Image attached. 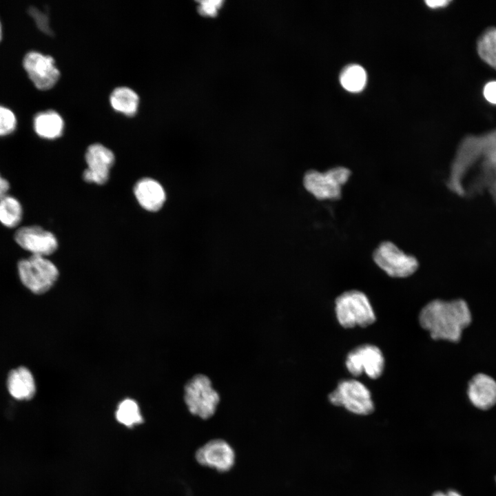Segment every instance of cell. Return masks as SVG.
I'll return each mask as SVG.
<instances>
[{
  "instance_id": "1",
  "label": "cell",
  "mask_w": 496,
  "mask_h": 496,
  "mask_svg": "<svg viewBox=\"0 0 496 496\" xmlns=\"http://www.w3.org/2000/svg\"><path fill=\"white\" fill-rule=\"evenodd\" d=\"M471 313L462 299L445 301L433 300L426 304L419 315L421 327L435 340L458 342L463 330L471 324Z\"/></svg>"
},
{
  "instance_id": "2",
  "label": "cell",
  "mask_w": 496,
  "mask_h": 496,
  "mask_svg": "<svg viewBox=\"0 0 496 496\" xmlns=\"http://www.w3.org/2000/svg\"><path fill=\"white\" fill-rule=\"evenodd\" d=\"M335 313L340 324L346 329L366 327L375 321V315L367 296L358 290H350L335 299Z\"/></svg>"
},
{
  "instance_id": "3",
  "label": "cell",
  "mask_w": 496,
  "mask_h": 496,
  "mask_svg": "<svg viewBox=\"0 0 496 496\" xmlns=\"http://www.w3.org/2000/svg\"><path fill=\"white\" fill-rule=\"evenodd\" d=\"M351 175V170L344 166H336L324 172L309 170L303 177V185L318 200H338L341 198L342 188Z\"/></svg>"
},
{
  "instance_id": "4",
  "label": "cell",
  "mask_w": 496,
  "mask_h": 496,
  "mask_svg": "<svg viewBox=\"0 0 496 496\" xmlns=\"http://www.w3.org/2000/svg\"><path fill=\"white\" fill-rule=\"evenodd\" d=\"M184 400L189 411L206 420L212 417L220 402V395L212 388L210 379L203 374L192 377L185 385Z\"/></svg>"
},
{
  "instance_id": "5",
  "label": "cell",
  "mask_w": 496,
  "mask_h": 496,
  "mask_svg": "<svg viewBox=\"0 0 496 496\" xmlns=\"http://www.w3.org/2000/svg\"><path fill=\"white\" fill-rule=\"evenodd\" d=\"M21 282L32 292L41 294L48 291L59 277L56 265L45 256L32 255L18 263Z\"/></svg>"
},
{
  "instance_id": "6",
  "label": "cell",
  "mask_w": 496,
  "mask_h": 496,
  "mask_svg": "<svg viewBox=\"0 0 496 496\" xmlns=\"http://www.w3.org/2000/svg\"><path fill=\"white\" fill-rule=\"evenodd\" d=\"M374 262L392 278H406L419 267L417 259L401 250L391 241L380 242L373 252Z\"/></svg>"
},
{
  "instance_id": "7",
  "label": "cell",
  "mask_w": 496,
  "mask_h": 496,
  "mask_svg": "<svg viewBox=\"0 0 496 496\" xmlns=\"http://www.w3.org/2000/svg\"><path fill=\"white\" fill-rule=\"evenodd\" d=\"M328 398L334 406H343L356 415H369L375 408L370 391L356 380L340 381Z\"/></svg>"
},
{
  "instance_id": "8",
  "label": "cell",
  "mask_w": 496,
  "mask_h": 496,
  "mask_svg": "<svg viewBox=\"0 0 496 496\" xmlns=\"http://www.w3.org/2000/svg\"><path fill=\"white\" fill-rule=\"evenodd\" d=\"M345 364L353 376H360L364 373L370 378L377 379L384 371V358L378 347L363 344L348 353Z\"/></svg>"
},
{
  "instance_id": "9",
  "label": "cell",
  "mask_w": 496,
  "mask_h": 496,
  "mask_svg": "<svg viewBox=\"0 0 496 496\" xmlns=\"http://www.w3.org/2000/svg\"><path fill=\"white\" fill-rule=\"evenodd\" d=\"M23 66L34 86L41 90L52 88L60 77L53 57L37 51H30L25 55Z\"/></svg>"
},
{
  "instance_id": "10",
  "label": "cell",
  "mask_w": 496,
  "mask_h": 496,
  "mask_svg": "<svg viewBox=\"0 0 496 496\" xmlns=\"http://www.w3.org/2000/svg\"><path fill=\"white\" fill-rule=\"evenodd\" d=\"M197 462L220 473L230 471L236 461L233 447L225 440L214 439L200 446L195 453Z\"/></svg>"
},
{
  "instance_id": "11",
  "label": "cell",
  "mask_w": 496,
  "mask_h": 496,
  "mask_svg": "<svg viewBox=\"0 0 496 496\" xmlns=\"http://www.w3.org/2000/svg\"><path fill=\"white\" fill-rule=\"evenodd\" d=\"M114 161V153L107 147L100 143L90 145L85 152L87 167L83 172V180L97 185L105 184Z\"/></svg>"
},
{
  "instance_id": "12",
  "label": "cell",
  "mask_w": 496,
  "mask_h": 496,
  "mask_svg": "<svg viewBox=\"0 0 496 496\" xmlns=\"http://www.w3.org/2000/svg\"><path fill=\"white\" fill-rule=\"evenodd\" d=\"M14 240L21 247L36 256L52 254L58 247L55 236L39 226L19 228L14 234Z\"/></svg>"
},
{
  "instance_id": "13",
  "label": "cell",
  "mask_w": 496,
  "mask_h": 496,
  "mask_svg": "<svg viewBox=\"0 0 496 496\" xmlns=\"http://www.w3.org/2000/svg\"><path fill=\"white\" fill-rule=\"evenodd\" d=\"M468 396L479 409L486 410L496 404V382L484 373L474 375L468 383Z\"/></svg>"
},
{
  "instance_id": "14",
  "label": "cell",
  "mask_w": 496,
  "mask_h": 496,
  "mask_svg": "<svg viewBox=\"0 0 496 496\" xmlns=\"http://www.w3.org/2000/svg\"><path fill=\"white\" fill-rule=\"evenodd\" d=\"M134 194L139 205L149 211L159 210L166 199L163 186L150 178L139 180L134 187Z\"/></svg>"
},
{
  "instance_id": "15",
  "label": "cell",
  "mask_w": 496,
  "mask_h": 496,
  "mask_svg": "<svg viewBox=\"0 0 496 496\" xmlns=\"http://www.w3.org/2000/svg\"><path fill=\"white\" fill-rule=\"evenodd\" d=\"M7 387L10 394L18 400L32 399L36 393L34 378L24 366L12 370L8 377Z\"/></svg>"
},
{
  "instance_id": "16",
  "label": "cell",
  "mask_w": 496,
  "mask_h": 496,
  "mask_svg": "<svg viewBox=\"0 0 496 496\" xmlns=\"http://www.w3.org/2000/svg\"><path fill=\"white\" fill-rule=\"evenodd\" d=\"M33 125L35 132L40 137L54 139L61 136L64 122L56 111L47 110L39 112L34 116Z\"/></svg>"
},
{
  "instance_id": "17",
  "label": "cell",
  "mask_w": 496,
  "mask_h": 496,
  "mask_svg": "<svg viewBox=\"0 0 496 496\" xmlns=\"http://www.w3.org/2000/svg\"><path fill=\"white\" fill-rule=\"evenodd\" d=\"M138 101L137 94L127 87L115 88L110 98L112 107L126 116H134L136 113Z\"/></svg>"
},
{
  "instance_id": "18",
  "label": "cell",
  "mask_w": 496,
  "mask_h": 496,
  "mask_svg": "<svg viewBox=\"0 0 496 496\" xmlns=\"http://www.w3.org/2000/svg\"><path fill=\"white\" fill-rule=\"evenodd\" d=\"M341 85L351 92L363 90L366 83V73L360 65L349 64L341 71L339 76Z\"/></svg>"
},
{
  "instance_id": "19",
  "label": "cell",
  "mask_w": 496,
  "mask_h": 496,
  "mask_svg": "<svg viewBox=\"0 0 496 496\" xmlns=\"http://www.w3.org/2000/svg\"><path fill=\"white\" fill-rule=\"evenodd\" d=\"M23 209L19 200L5 195L0 198V222L8 227H14L21 221Z\"/></svg>"
},
{
  "instance_id": "20",
  "label": "cell",
  "mask_w": 496,
  "mask_h": 496,
  "mask_svg": "<svg viewBox=\"0 0 496 496\" xmlns=\"http://www.w3.org/2000/svg\"><path fill=\"white\" fill-rule=\"evenodd\" d=\"M115 415L119 423L129 428L143 422L137 402L130 398L119 403Z\"/></svg>"
},
{
  "instance_id": "21",
  "label": "cell",
  "mask_w": 496,
  "mask_h": 496,
  "mask_svg": "<svg viewBox=\"0 0 496 496\" xmlns=\"http://www.w3.org/2000/svg\"><path fill=\"white\" fill-rule=\"evenodd\" d=\"M477 50L480 57L496 69V28L488 29L480 37Z\"/></svg>"
},
{
  "instance_id": "22",
  "label": "cell",
  "mask_w": 496,
  "mask_h": 496,
  "mask_svg": "<svg viewBox=\"0 0 496 496\" xmlns=\"http://www.w3.org/2000/svg\"><path fill=\"white\" fill-rule=\"evenodd\" d=\"M17 127V118L10 109L0 105V136L12 134Z\"/></svg>"
},
{
  "instance_id": "23",
  "label": "cell",
  "mask_w": 496,
  "mask_h": 496,
  "mask_svg": "<svg viewBox=\"0 0 496 496\" xmlns=\"http://www.w3.org/2000/svg\"><path fill=\"white\" fill-rule=\"evenodd\" d=\"M223 1L208 0L198 1V11L200 14L207 17L216 16L223 7Z\"/></svg>"
},
{
  "instance_id": "24",
  "label": "cell",
  "mask_w": 496,
  "mask_h": 496,
  "mask_svg": "<svg viewBox=\"0 0 496 496\" xmlns=\"http://www.w3.org/2000/svg\"><path fill=\"white\" fill-rule=\"evenodd\" d=\"M29 14L34 19L37 27L44 33L52 35L53 32L50 27L48 17L34 7H30L28 10Z\"/></svg>"
},
{
  "instance_id": "25",
  "label": "cell",
  "mask_w": 496,
  "mask_h": 496,
  "mask_svg": "<svg viewBox=\"0 0 496 496\" xmlns=\"http://www.w3.org/2000/svg\"><path fill=\"white\" fill-rule=\"evenodd\" d=\"M484 95L489 103L496 105V81H490L485 85Z\"/></svg>"
},
{
  "instance_id": "26",
  "label": "cell",
  "mask_w": 496,
  "mask_h": 496,
  "mask_svg": "<svg viewBox=\"0 0 496 496\" xmlns=\"http://www.w3.org/2000/svg\"><path fill=\"white\" fill-rule=\"evenodd\" d=\"M425 2L430 8H437L446 6L450 1L446 0H428Z\"/></svg>"
},
{
  "instance_id": "27",
  "label": "cell",
  "mask_w": 496,
  "mask_h": 496,
  "mask_svg": "<svg viewBox=\"0 0 496 496\" xmlns=\"http://www.w3.org/2000/svg\"><path fill=\"white\" fill-rule=\"evenodd\" d=\"M10 187L9 183L0 174V198L6 195Z\"/></svg>"
},
{
  "instance_id": "28",
  "label": "cell",
  "mask_w": 496,
  "mask_h": 496,
  "mask_svg": "<svg viewBox=\"0 0 496 496\" xmlns=\"http://www.w3.org/2000/svg\"><path fill=\"white\" fill-rule=\"evenodd\" d=\"M446 493L447 496H462L458 492L455 490H448Z\"/></svg>"
},
{
  "instance_id": "29",
  "label": "cell",
  "mask_w": 496,
  "mask_h": 496,
  "mask_svg": "<svg viewBox=\"0 0 496 496\" xmlns=\"http://www.w3.org/2000/svg\"><path fill=\"white\" fill-rule=\"evenodd\" d=\"M432 496H447L446 493L438 491L435 493Z\"/></svg>"
},
{
  "instance_id": "30",
  "label": "cell",
  "mask_w": 496,
  "mask_h": 496,
  "mask_svg": "<svg viewBox=\"0 0 496 496\" xmlns=\"http://www.w3.org/2000/svg\"><path fill=\"white\" fill-rule=\"evenodd\" d=\"M1 38H2V26H1V21H0V41L1 40Z\"/></svg>"
}]
</instances>
